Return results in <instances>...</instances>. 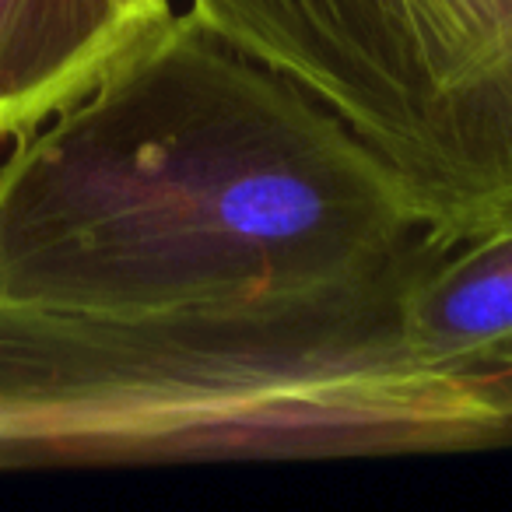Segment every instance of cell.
I'll return each mask as SVG.
<instances>
[{"mask_svg":"<svg viewBox=\"0 0 512 512\" xmlns=\"http://www.w3.org/2000/svg\"><path fill=\"white\" fill-rule=\"evenodd\" d=\"M425 232L334 113L193 11L0 158V306H246L376 274Z\"/></svg>","mask_w":512,"mask_h":512,"instance_id":"cell-1","label":"cell"},{"mask_svg":"<svg viewBox=\"0 0 512 512\" xmlns=\"http://www.w3.org/2000/svg\"><path fill=\"white\" fill-rule=\"evenodd\" d=\"M397 264L302 295L158 316L0 306V446L53 456H330L484 446L512 386L428 365Z\"/></svg>","mask_w":512,"mask_h":512,"instance_id":"cell-2","label":"cell"},{"mask_svg":"<svg viewBox=\"0 0 512 512\" xmlns=\"http://www.w3.org/2000/svg\"><path fill=\"white\" fill-rule=\"evenodd\" d=\"M197 22L299 85L390 169L418 221H512V0H190Z\"/></svg>","mask_w":512,"mask_h":512,"instance_id":"cell-3","label":"cell"},{"mask_svg":"<svg viewBox=\"0 0 512 512\" xmlns=\"http://www.w3.org/2000/svg\"><path fill=\"white\" fill-rule=\"evenodd\" d=\"M169 15V0H0V141L78 99Z\"/></svg>","mask_w":512,"mask_h":512,"instance_id":"cell-4","label":"cell"},{"mask_svg":"<svg viewBox=\"0 0 512 512\" xmlns=\"http://www.w3.org/2000/svg\"><path fill=\"white\" fill-rule=\"evenodd\" d=\"M404 327L435 369L512 386V221L435 239L404 288Z\"/></svg>","mask_w":512,"mask_h":512,"instance_id":"cell-5","label":"cell"}]
</instances>
